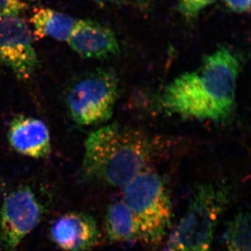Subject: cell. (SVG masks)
Here are the masks:
<instances>
[{
	"mask_svg": "<svg viewBox=\"0 0 251 251\" xmlns=\"http://www.w3.org/2000/svg\"><path fill=\"white\" fill-rule=\"evenodd\" d=\"M240 62L233 52L220 48L199 67L172 81L162 94L163 108L180 116L224 122L233 112Z\"/></svg>",
	"mask_w": 251,
	"mask_h": 251,
	"instance_id": "1",
	"label": "cell"
},
{
	"mask_svg": "<svg viewBox=\"0 0 251 251\" xmlns=\"http://www.w3.org/2000/svg\"><path fill=\"white\" fill-rule=\"evenodd\" d=\"M156 148L140 130L112 124L94 130L85 143L82 176L94 182L125 187L148 168Z\"/></svg>",
	"mask_w": 251,
	"mask_h": 251,
	"instance_id": "2",
	"label": "cell"
},
{
	"mask_svg": "<svg viewBox=\"0 0 251 251\" xmlns=\"http://www.w3.org/2000/svg\"><path fill=\"white\" fill-rule=\"evenodd\" d=\"M229 201L230 192L224 185L198 186L171 238L169 251H210L216 226Z\"/></svg>",
	"mask_w": 251,
	"mask_h": 251,
	"instance_id": "3",
	"label": "cell"
},
{
	"mask_svg": "<svg viewBox=\"0 0 251 251\" xmlns=\"http://www.w3.org/2000/svg\"><path fill=\"white\" fill-rule=\"evenodd\" d=\"M125 202L140 225L143 241L156 246L171 227L173 206L165 179L147 168L124 187Z\"/></svg>",
	"mask_w": 251,
	"mask_h": 251,
	"instance_id": "4",
	"label": "cell"
},
{
	"mask_svg": "<svg viewBox=\"0 0 251 251\" xmlns=\"http://www.w3.org/2000/svg\"><path fill=\"white\" fill-rule=\"evenodd\" d=\"M119 82L108 69H97L74 81L66 94V103L77 125H97L108 121L113 113Z\"/></svg>",
	"mask_w": 251,
	"mask_h": 251,
	"instance_id": "5",
	"label": "cell"
},
{
	"mask_svg": "<svg viewBox=\"0 0 251 251\" xmlns=\"http://www.w3.org/2000/svg\"><path fill=\"white\" fill-rule=\"evenodd\" d=\"M43 214L42 204L30 188L8 195L0 207V250L16 251L41 222Z\"/></svg>",
	"mask_w": 251,
	"mask_h": 251,
	"instance_id": "6",
	"label": "cell"
},
{
	"mask_svg": "<svg viewBox=\"0 0 251 251\" xmlns=\"http://www.w3.org/2000/svg\"><path fill=\"white\" fill-rule=\"evenodd\" d=\"M29 25L20 16L0 18V62L18 78L27 80L39 64Z\"/></svg>",
	"mask_w": 251,
	"mask_h": 251,
	"instance_id": "7",
	"label": "cell"
},
{
	"mask_svg": "<svg viewBox=\"0 0 251 251\" xmlns=\"http://www.w3.org/2000/svg\"><path fill=\"white\" fill-rule=\"evenodd\" d=\"M71 49L84 59H105L120 53L112 29L90 19H78L67 41Z\"/></svg>",
	"mask_w": 251,
	"mask_h": 251,
	"instance_id": "8",
	"label": "cell"
},
{
	"mask_svg": "<svg viewBox=\"0 0 251 251\" xmlns=\"http://www.w3.org/2000/svg\"><path fill=\"white\" fill-rule=\"evenodd\" d=\"M51 238L64 251H87L99 242L100 232L93 216L84 212H70L56 220Z\"/></svg>",
	"mask_w": 251,
	"mask_h": 251,
	"instance_id": "9",
	"label": "cell"
},
{
	"mask_svg": "<svg viewBox=\"0 0 251 251\" xmlns=\"http://www.w3.org/2000/svg\"><path fill=\"white\" fill-rule=\"evenodd\" d=\"M8 139L18 152L32 158H46L50 152L49 128L40 120L18 116L9 125Z\"/></svg>",
	"mask_w": 251,
	"mask_h": 251,
	"instance_id": "10",
	"label": "cell"
},
{
	"mask_svg": "<svg viewBox=\"0 0 251 251\" xmlns=\"http://www.w3.org/2000/svg\"><path fill=\"white\" fill-rule=\"evenodd\" d=\"M105 228L112 242L143 240L138 220L125 201L112 203L107 209Z\"/></svg>",
	"mask_w": 251,
	"mask_h": 251,
	"instance_id": "11",
	"label": "cell"
},
{
	"mask_svg": "<svg viewBox=\"0 0 251 251\" xmlns=\"http://www.w3.org/2000/svg\"><path fill=\"white\" fill-rule=\"evenodd\" d=\"M64 13L50 8H37L30 18L34 35L37 39L50 37L59 41H67L77 22Z\"/></svg>",
	"mask_w": 251,
	"mask_h": 251,
	"instance_id": "12",
	"label": "cell"
},
{
	"mask_svg": "<svg viewBox=\"0 0 251 251\" xmlns=\"http://www.w3.org/2000/svg\"><path fill=\"white\" fill-rule=\"evenodd\" d=\"M226 251H251V215L238 212L227 223L224 234Z\"/></svg>",
	"mask_w": 251,
	"mask_h": 251,
	"instance_id": "13",
	"label": "cell"
},
{
	"mask_svg": "<svg viewBox=\"0 0 251 251\" xmlns=\"http://www.w3.org/2000/svg\"><path fill=\"white\" fill-rule=\"evenodd\" d=\"M217 1L218 0H177V9L183 17L191 21L197 18L202 10Z\"/></svg>",
	"mask_w": 251,
	"mask_h": 251,
	"instance_id": "14",
	"label": "cell"
},
{
	"mask_svg": "<svg viewBox=\"0 0 251 251\" xmlns=\"http://www.w3.org/2000/svg\"><path fill=\"white\" fill-rule=\"evenodd\" d=\"M36 0H0V18L20 16Z\"/></svg>",
	"mask_w": 251,
	"mask_h": 251,
	"instance_id": "15",
	"label": "cell"
},
{
	"mask_svg": "<svg viewBox=\"0 0 251 251\" xmlns=\"http://www.w3.org/2000/svg\"><path fill=\"white\" fill-rule=\"evenodd\" d=\"M224 2L233 12L245 13L250 11L251 0H224Z\"/></svg>",
	"mask_w": 251,
	"mask_h": 251,
	"instance_id": "16",
	"label": "cell"
},
{
	"mask_svg": "<svg viewBox=\"0 0 251 251\" xmlns=\"http://www.w3.org/2000/svg\"><path fill=\"white\" fill-rule=\"evenodd\" d=\"M152 1L153 0H135L137 4L139 5L140 7L144 8V9L149 7Z\"/></svg>",
	"mask_w": 251,
	"mask_h": 251,
	"instance_id": "17",
	"label": "cell"
},
{
	"mask_svg": "<svg viewBox=\"0 0 251 251\" xmlns=\"http://www.w3.org/2000/svg\"><path fill=\"white\" fill-rule=\"evenodd\" d=\"M96 2L98 3V4H112V3L115 2L117 1V0H94Z\"/></svg>",
	"mask_w": 251,
	"mask_h": 251,
	"instance_id": "18",
	"label": "cell"
}]
</instances>
